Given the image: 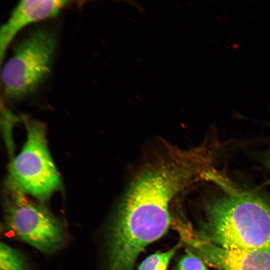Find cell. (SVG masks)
Wrapping results in <instances>:
<instances>
[{"instance_id":"1","label":"cell","mask_w":270,"mask_h":270,"mask_svg":"<svg viewBox=\"0 0 270 270\" xmlns=\"http://www.w3.org/2000/svg\"><path fill=\"white\" fill-rule=\"evenodd\" d=\"M198 176L194 160L174 152H167L140 170L114 216L108 242L109 270H133L140 253L167 232L172 198Z\"/></svg>"},{"instance_id":"2","label":"cell","mask_w":270,"mask_h":270,"mask_svg":"<svg viewBox=\"0 0 270 270\" xmlns=\"http://www.w3.org/2000/svg\"><path fill=\"white\" fill-rule=\"evenodd\" d=\"M210 178L224 193L207 205L206 220L196 235L226 249L270 248V202L214 173Z\"/></svg>"},{"instance_id":"3","label":"cell","mask_w":270,"mask_h":270,"mask_svg":"<svg viewBox=\"0 0 270 270\" xmlns=\"http://www.w3.org/2000/svg\"><path fill=\"white\" fill-rule=\"evenodd\" d=\"M56 32L40 28L18 42L1 70L6 96L13 100L32 94L50 74L57 46Z\"/></svg>"},{"instance_id":"4","label":"cell","mask_w":270,"mask_h":270,"mask_svg":"<svg viewBox=\"0 0 270 270\" xmlns=\"http://www.w3.org/2000/svg\"><path fill=\"white\" fill-rule=\"evenodd\" d=\"M23 120L26 139L10 164L7 186L47 200L60 189L61 180L48 150L44 124L25 116Z\"/></svg>"},{"instance_id":"5","label":"cell","mask_w":270,"mask_h":270,"mask_svg":"<svg viewBox=\"0 0 270 270\" xmlns=\"http://www.w3.org/2000/svg\"><path fill=\"white\" fill-rule=\"evenodd\" d=\"M10 197L5 210L8 228L20 240L39 251L50 254L64 242V232L56 218L43 206L28 200L24 194L7 187Z\"/></svg>"},{"instance_id":"6","label":"cell","mask_w":270,"mask_h":270,"mask_svg":"<svg viewBox=\"0 0 270 270\" xmlns=\"http://www.w3.org/2000/svg\"><path fill=\"white\" fill-rule=\"evenodd\" d=\"M183 238L191 252L218 270H270V248L226 249L190 232Z\"/></svg>"},{"instance_id":"7","label":"cell","mask_w":270,"mask_h":270,"mask_svg":"<svg viewBox=\"0 0 270 270\" xmlns=\"http://www.w3.org/2000/svg\"><path fill=\"white\" fill-rule=\"evenodd\" d=\"M60 0H22L12 10L0 30V62L16 34L26 26L57 16L68 3Z\"/></svg>"},{"instance_id":"8","label":"cell","mask_w":270,"mask_h":270,"mask_svg":"<svg viewBox=\"0 0 270 270\" xmlns=\"http://www.w3.org/2000/svg\"><path fill=\"white\" fill-rule=\"evenodd\" d=\"M0 270H28L24 256L16 249L4 242L0 243Z\"/></svg>"},{"instance_id":"9","label":"cell","mask_w":270,"mask_h":270,"mask_svg":"<svg viewBox=\"0 0 270 270\" xmlns=\"http://www.w3.org/2000/svg\"><path fill=\"white\" fill-rule=\"evenodd\" d=\"M180 244L163 252L152 254L141 263L138 270H166Z\"/></svg>"},{"instance_id":"10","label":"cell","mask_w":270,"mask_h":270,"mask_svg":"<svg viewBox=\"0 0 270 270\" xmlns=\"http://www.w3.org/2000/svg\"><path fill=\"white\" fill-rule=\"evenodd\" d=\"M178 270H206V268L200 257L188 252L180 260Z\"/></svg>"},{"instance_id":"11","label":"cell","mask_w":270,"mask_h":270,"mask_svg":"<svg viewBox=\"0 0 270 270\" xmlns=\"http://www.w3.org/2000/svg\"><path fill=\"white\" fill-rule=\"evenodd\" d=\"M266 161H267V165L268 166V168L270 171V148L267 154Z\"/></svg>"}]
</instances>
